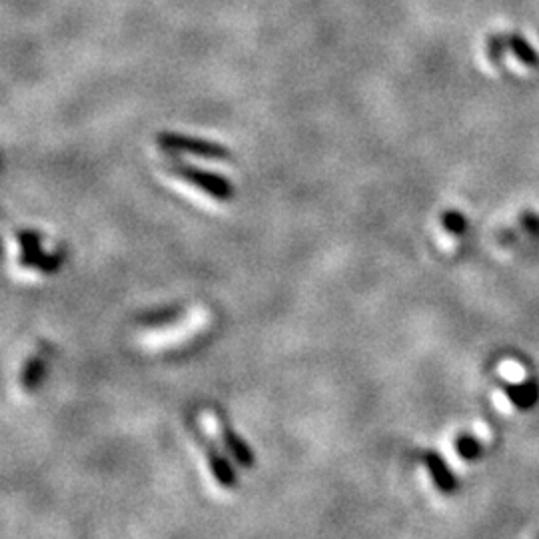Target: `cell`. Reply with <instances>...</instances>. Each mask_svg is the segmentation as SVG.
Instances as JSON below:
<instances>
[{
  "instance_id": "1",
  "label": "cell",
  "mask_w": 539,
  "mask_h": 539,
  "mask_svg": "<svg viewBox=\"0 0 539 539\" xmlns=\"http://www.w3.org/2000/svg\"><path fill=\"white\" fill-rule=\"evenodd\" d=\"M168 171H171L174 176L182 178L184 182H188L190 186L198 188L200 192H204L210 198L218 200V202H228V200L234 196V184H232L230 178L222 176V174L210 172L200 166L186 164V162H180V161H172L171 164H168Z\"/></svg>"
},
{
  "instance_id": "2",
  "label": "cell",
  "mask_w": 539,
  "mask_h": 539,
  "mask_svg": "<svg viewBox=\"0 0 539 539\" xmlns=\"http://www.w3.org/2000/svg\"><path fill=\"white\" fill-rule=\"evenodd\" d=\"M156 142L168 152L192 154V156L206 158V161H228L230 158V150L226 146L212 140L196 139V136L180 134V132H161L156 136Z\"/></svg>"
},
{
  "instance_id": "3",
  "label": "cell",
  "mask_w": 539,
  "mask_h": 539,
  "mask_svg": "<svg viewBox=\"0 0 539 539\" xmlns=\"http://www.w3.org/2000/svg\"><path fill=\"white\" fill-rule=\"evenodd\" d=\"M16 242H18V264L23 268L28 270H38L42 268V264H45L47 258V252L42 250V234L38 230H28L23 228L16 232Z\"/></svg>"
},
{
  "instance_id": "4",
  "label": "cell",
  "mask_w": 539,
  "mask_h": 539,
  "mask_svg": "<svg viewBox=\"0 0 539 539\" xmlns=\"http://www.w3.org/2000/svg\"><path fill=\"white\" fill-rule=\"evenodd\" d=\"M218 426H220V440L224 443V448L232 456V460H234L240 468H252L256 460H254V451L248 446V441L242 438L240 433L232 430V426L228 421L222 420V416H218Z\"/></svg>"
},
{
  "instance_id": "5",
  "label": "cell",
  "mask_w": 539,
  "mask_h": 539,
  "mask_svg": "<svg viewBox=\"0 0 539 539\" xmlns=\"http://www.w3.org/2000/svg\"><path fill=\"white\" fill-rule=\"evenodd\" d=\"M424 463L426 468L431 475L433 483H436V488L440 493L443 495H451L458 492V480H456V473L448 466V461L443 460L441 453L438 451H426L424 453Z\"/></svg>"
},
{
  "instance_id": "6",
  "label": "cell",
  "mask_w": 539,
  "mask_h": 539,
  "mask_svg": "<svg viewBox=\"0 0 539 539\" xmlns=\"http://www.w3.org/2000/svg\"><path fill=\"white\" fill-rule=\"evenodd\" d=\"M206 451H208V463H210V470H212L214 480L222 485V488H234L238 482V475L230 460L214 446H210Z\"/></svg>"
},
{
  "instance_id": "7",
  "label": "cell",
  "mask_w": 539,
  "mask_h": 539,
  "mask_svg": "<svg viewBox=\"0 0 539 539\" xmlns=\"http://www.w3.org/2000/svg\"><path fill=\"white\" fill-rule=\"evenodd\" d=\"M182 306H162V308H154V310H148L139 314V318L136 322L148 326V327H161V326H168L176 322L180 316H182Z\"/></svg>"
},
{
  "instance_id": "8",
  "label": "cell",
  "mask_w": 539,
  "mask_h": 539,
  "mask_svg": "<svg viewBox=\"0 0 539 539\" xmlns=\"http://www.w3.org/2000/svg\"><path fill=\"white\" fill-rule=\"evenodd\" d=\"M47 376V362L40 356L28 358L23 368V374H20V386H23L26 392H36L40 384L45 382Z\"/></svg>"
},
{
  "instance_id": "9",
  "label": "cell",
  "mask_w": 539,
  "mask_h": 539,
  "mask_svg": "<svg viewBox=\"0 0 539 539\" xmlns=\"http://www.w3.org/2000/svg\"><path fill=\"white\" fill-rule=\"evenodd\" d=\"M505 394L512 399V404L520 409H530L537 404L539 399V388L535 382L525 384H512L505 386Z\"/></svg>"
},
{
  "instance_id": "10",
  "label": "cell",
  "mask_w": 539,
  "mask_h": 539,
  "mask_svg": "<svg viewBox=\"0 0 539 539\" xmlns=\"http://www.w3.org/2000/svg\"><path fill=\"white\" fill-rule=\"evenodd\" d=\"M453 446H456L458 456L461 460H466V461H475L482 456V451H483L482 441L475 438L473 433H460Z\"/></svg>"
},
{
  "instance_id": "11",
  "label": "cell",
  "mask_w": 539,
  "mask_h": 539,
  "mask_svg": "<svg viewBox=\"0 0 539 539\" xmlns=\"http://www.w3.org/2000/svg\"><path fill=\"white\" fill-rule=\"evenodd\" d=\"M441 226L448 230L453 236H461L463 232L468 230V218L463 216L458 210H448V212L441 214Z\"/></svg>"
}]
</instances>
